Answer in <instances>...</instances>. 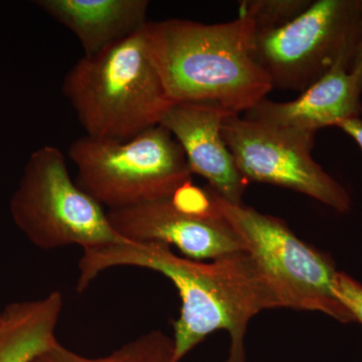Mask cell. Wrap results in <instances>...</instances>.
I'll return each mask as SVG.
<instances>
[{"mask_svg": "<svg viewBox=\"0 0 362 362\" xmlns=\"http://www.w3.org/2000/svg\"><path fill=\"white\" fill-rule=\"evenodd\" d=\"M125 266L158 272L180 292V316L173 323L175 362L220 329L228 331L232 339L226 362H245L250 320L265 309L281 308L277 295L246 252L202 263L177 256L169 245L159 242L85 249L78 262V293L87 290L102 272Z\"/></svg>", "mask_w": 362, "mask_h": 362, "instance_id": "cell-1", "label": "cell"}, {"mask_svg": "<svg viewBox=\"0 0 362 362\" xmlns=\"http://www.w3.org/2000/svg\"><path fill=\"white\" fill-rule=\"evenodd\" d=\"M256 33L243 16L216 25L177 18L146 25L150 56L175 104L211 102L239 115L273 90L252 58Z\"/></svg>", "mask_w": 362, "mask_h": 362, "instance_id": "cell-2", "label": "cell"}, {"mask_svg": "<svg viewBox=\"0 0 362 362\" xmlns=\"http://www.w3.org/2000/svg\"><path fill=\"white\" fill-rule=\"evenodd\" d=\"M62 89L87 135L101 139L129 141L160 125L175 105L150 56L146 25L78 59Z\"/></svg>", "mask_w": 362, "mask_h": 362, "instance_id": "cell-3", "label": "cell"}, {"mask_svg": "<svg viewBox=\"0 0 362 362\" xmlns=\"http://www.w3.org/2000/svg\"><path fill=\"white\" fill-rule=\"evenodd\" d=\"M68 154L78 187L108 211L169 199L192 181L182 147L162 125L129 141L86 135L71 143Z\"/></svg>", "mask_w": 362, "mask_h": 362, "instance_id": "cell-4", "label": "cell"}, {"mask_svg": "<svg viewBox=\"0 0 362 362\" xmlns=\"http://www.w3.org/2000/svg\"><path fill=\"white\" fill-rule=\"evenodd\" d=\"M209 189L282 308L322 312L343 323L356 321L335 295L337 271L329 258L298 239L284 221L230 204Z\"/></svg>", "mask_w": 362, "mask_h": 362, "instance_id": "cell-5", "label": "cell"}, {"mask_svg": "<svg viewBox=\"0 0 362 362\" xmlns=\"http://www.w3.org/2000/svg\"><path fill=\"white\" fill-rule=\"evenodd\" d=\"M11 211L16 225L40 249L128 243L112 228L103 206L71 180L63 152L51 145L30 156Z\"/></svg>", "mask_w": 362, "mask_h": 362, "instance_id": "cell-6", "label": "cell"}, {"mask_svg": "<svg viewBox=\"0 0 362 362\" xmlns=\"http://www.w3.org/2000/svg\"><path fill=\"white\" fill-rule=\"evenodd\" d=\"M362 40V0H318L295 20L256 33L252 58L277 89L303 90L338 65L351 68Z\"/></svg>", "mask_w": 362, "mask_h": 362, "instance_id": "cell-7", "label": "cell"}, {"mask_svg": "<svg viewBox=\"0 0 362 362\" xmlns=\"http://www.w3.org/2000/svg\"><path fill=\"white\" fill-rule=\"evenodd\" d=\"M221 135L247 181L289 188L339 213L351 206L349 192L311 156L313 133L299 132L230 114Z\"/></svg>", "mask_w": 362, "mask_h": 362, "instance_id": "cell-8", "label": "cell"}, {"mask_svg": "<svg viewBox=\"0 0 362 362\" xmlns=\"http://www.w3.org/2000/svg\"><path fill=\"white\" fill-rule=\"evenodd\" d=\"M114 230L127 242L175 245L188 259H218L244 251L228 221L218 216H199L177 209L169 199L107 211Z\"/></svg>", "mask_w": 362, "mask_h": 362, "instance_id": "cell-9", "label": "cell"}, {"mask_svg": "<svg viewBox=\"0 0 362 362\" xmlns=\"http://www.w3.org/2000/svg\"><path fill=\"white\" fill-rule=\"evenodd\" d=\"M230 114L232 112L211 102L176 103L160 125L182 147L192 175L206 178L209 188L221 199L240 204L247 181L240 175L221 135V125Z\"/></svg>", "mask_w": 362, "mask_h": 362, "instance_id": "cell-10", "label": "cell"}, {"mask_svg": "<svg viewBox=\"0 0 362 362\" xmlns=\"http://www.w3.org/2000/svg\"><path fill=\"white\" fill-rule=\"evenodd\" d=\"M362 75L338 65L303 90L296 100L274 102L263 99L245 118L275 127L313 133L338 126L362 112Z\"/></svg>", "mask_w": 362, "mask_h": 362, "instance_id": "cell-11", "label": "cell"}, {"mask_svg": "<svg viewBox=\"0 0 362 362\" xmlns=\"http://www.w3.org/2000/svg\"><path fill=\"white\" fill-rule=\"evenodd\" d=\"M45 13L71 30L85 56L121 42L147 25V0H40Z\"/></svg>", "mask_w": 362, "mask_h": 362, "instance_id": "cell-12", "label": "cell"}, {"mask_svg": "<svg viewBox=\"0 0 362 362\" xmlns=\"http://www.w3.org/2000/svg\"><path fill=\"white\" fill-rule=\"evenodd\" d=\"M63 306L58 291L6 306L0 323V362H33L58 341L56 329Z\"/></svg>", "mask_w": 362, "mask_h": 362, "instance_id": "cell-13", "label": "cell"}, {"mask_svg": "<svg viewBox=\"0 0 362 362\" xmlns=\"http://www.w3.org/2000/svg\"><path fill=\"white\" fill-rule=\"evenodd\" d=\"M33 362H175V341L163 331H150L98 358L80 356L57 341Z\"/></svg>", "mask_w": 362, "mask_h": 362, "instance_id": "cell-14", "label": "cell"}, {"mask_svg": "<svg viewBox=\"0 0 362 362\" xmlns=\"http://www.w3.org/2000/svg\"><path fill=\"white\" fill-rule=\"evenodd\" d=\"M311 0H247L240 2V16L254 23L257 33L276 30L295 20Z\"/></svg>", "mask_w": 362, "mask_h": 362, "instance_id": "cell-15", "label": "cell"}, {"mask_svg": "<svg viewBox=\"0 0 362 362\" xmlns=\"http://www.w3.org/2000/svg\"><path fill=\"white\" fill-rule=\"evenodd\" d=\"M337 299L362 325V285L342 272H337L334 281Z\"/></svg>", "mask_w": 362, "mask_h": 362, "instance_id": "cell-16", "label": "cell"}, {"mask_svg": "<svg viewBox=\"0 0 362 362\" xmlns=\"http://www.w3.org/2000/svg\"><path fill=\"white\" fill-rule=\"evenodd\" d=\"M337 127H339L347 135H349L357 143V145L361 147L362 151V120L361 118H354L343 121Z\"/></svg>", "mask_w": 362, "mask_h": 362, "instance_id": "cell-17", "label": "cell"}, {"mask_svg": "<svg viewBox=\"0 0 362 362\" xmlns=\"http://www.w3.org/2000/svg\"><path fill=\"white\" fill-rule=\"evenodd\" d=\"M350 71H356V73L362 75V40L361 44H359L358 49H357L356 58L354 59Z\"/></svg>", "mask_w": 362, "mask_h": 362, "instance_id": "cell-18", "label": "cell"}, {"mask_svg": "<svg viewBox=\"0 0 362 362\" xmlns=\"http://www.w3.org/2000/svg\"><path fill=\"white\" fill-rule=\"evenodd\" d=\"M0 323H1V313H0Z\"/></svg>", "mask_w": 362, "mask_h": 362, "instance_id": "cell-19", "label": "cell"}]
</instances>
